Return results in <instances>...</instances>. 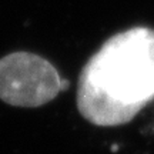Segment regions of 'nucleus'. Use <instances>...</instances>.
<instances>
[{
  "instance_id": "2",
  "label": "nucleus",
  "mask_w": 154,
  "mask_h": 154,
  "mask_svg": "<svg viewBox=\"0 0 154 154\" xmlns=\"http://www.w3.org/2000/svg\"><path fill=\"white\" fill-rule=\"evenodd\" d=\"M69 87L47 59L30 51H13L0 59V100L14 107H40Z\"/></svg>"
},
{
  "instance_id": "1",
  "label": "nucleus",
  "mask_w": 154,
  "mask_h": 154,
  "mask_svg": "<svg viewBox=\"0 0 154 154\" xmlns=\"http://www.w3.org/2000/svg\"><path fill=\"white\" fill-rule=\"evenodd\" d=\"M154 100V29L136 26L116 33L84 64L77 109L100 127L131 121Z\"/></svg>"
}]
</instances>
